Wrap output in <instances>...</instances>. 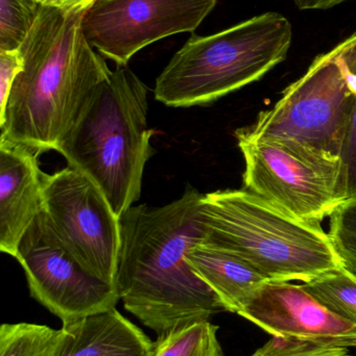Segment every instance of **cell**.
Listing matches in <instances>:
<instances>
[{
	"label": "cell",
	"instance_id": "d4e9b609",
	"mask_svg": "<svg viewBox=\"0 0 356 356\" xmlns=\"http://www.w3.org/2000/svg\"><path fill=\"white\" fill-rule=\"evenodd\" d=\"M153 353H154V351H153ZM150 356H153V355H150Z\"/></svg>",
	"mask_w": 356,
	"mask_h": 356
},
{
	"label": "cell",
	"instance_id": "8992f818",
	"mask_svg": "<svg viewBox=\"0 0 356 356\" xmlns=\"http://www.w3.org/2000/svg\"><path fill=\"white\" fill-rule=\"evenodd\" d=\"M245 161L244 188L297 219L321 224L348 199L338 154L281 138L235 131Z\"/></svg>",
	"mask_w": 356,
	"mask_h": 356
},
{
	"label": "cell",
	"instance_id": "7a4b0ae2",
	"mask_svg": "<svg viewBox=\"0 0 356 356\" xmlns=\"http://www.w3.org/2000/svg\"><path fill=\"white\" fill-rule=\"evenodd\" d=\"M86 10L40 6L20 47L23 69L0 113V139L38 154L58 150L111 73L84 35Z\"/></svg>",
	"mask_w": 356,
	"mask_h": 356
},
{
	"label": "cell",
	"instance_id": "9a60e30c",
	"mask_svg": "<svg viewBox=\"0 0 356 356\" xmlns=\"http://www.w3.org/2000/svg\"><path fill=\"white\" fill-rule=\"evenodd\" d=\"M65 338V330L33 323L2 324L0 356H54Z\"/></svg>",
	"mask_w": 356,
	"mask_h": 356
},
{
	"label": "cell",
	"instance_id": "52a82bcc",
	"mask_svg": "<svg viewBox=\"0 0 356 356\" xmlns=\"http://www.w3.org/2000/svg\"><path fill=\"white\" fill-rule=\"evenodd\" d=\"M355 91L334 47L314 60L256 122L240 129L254 138L294 140L341 156Z\"/></svg>",
	"mask_w": 356,
	"mask_h": 356
},
{
	"label": "cell",
	"instance_id": "5bb4252c",
	"mask_svg": "<svg viewBox=\"0 0 356 356\" xmlns=\"http://www.w3.org/2000/svg\"><path fill=\"white\" fill-rule=\"evenodd\" d=\"M186 257L196 275L210 286L230 313H240L269 282L244 259L208 243H199Z\"/></svg>",
	"mask_w": 356,
	"mask_h": 356
},
{
	"label": "cell",
	"instance_id": "8fae6325",
	"mask_svg": "<svg viewBox=\"0 0 356 356\" xmlns=\"http://www.w3.org/2000/svg\"><path fill=\"white\" fill-rule=\"evenodd\" d=\"M238 315L272 337L356 349V324L326 309L302 284L267 282Z\"/></svg>",
	"mask_w": 356,
	"mask_h": 356
},
{
	"label": "cell",
	"instance_id": "2e32d148",
	"mask_svg": "<svg viewBox=\"0 0 356 356\" xmlns=\"http://www.w3.org/2000/svg\"><path fill=\"white\" fill-rule=\"evenodd\" d=\"M219 326L196 322L158 336L153 356H224L217 338Z\"/></svg>",
	"mask_w": 356,
	"mask_h": 356
},
{
	"label": "cell",
	"instance_id": "ffe728a7",
	"mask_svg": "<svg viewBox=\"0 0 356 356\" xmlns=\"http://www.w3.org/2000/svg\"><path fill=\"white\" fill-rule=\"evenodd\" d=\"M330 236L343 268L356 278V196L347 199L330 216Z\"/></svg>",
	"mask_w": 356,
	"mask_h": 356
},
{
	"label": "cell",
	"instance_id": "e0dca14e",
	"mask_svg": "<svg viewBox=\"0 0 356 356\" xmlns=\"http://www.w3.org/2000/svg\"><path fill=\"white\" fill-rule=\"evenodd\" d=\"M302 286L326 309L356 324V278L346 269L328 272Z\"/></svg>",
	"mask_w": 356,
	"mask_h": 356
},
{
	"label": "cell",
	"instance_id": "277c9868",
	"mask_svg": "<svg viewBox=\"0 0 356 356\" xmlns=\"http://www.w3.org/2000/svg\"><path fill=\"white\" fill-rule=\"evenodd\" d=\"M204 242L250 264L269 282H311L343 267L321 224L297 219L242 190L204 194Z\"/></svg>",
	"mask_w": 356,
	"mask_h": 356
},
{
	"label": "cell",
	"instance_id": "3957f363",
	"mask_svg": "<svg viewBox=\"0 0 356 356\" xmlns=\"http://www.w3.org/2000/svg\"><path fill=\"white\" fill-rule=\"evenodd\" d=\"M148 92L127 66L111 71L56 150L100 188L119 219L139 200L154 154Z\"/></svg>",
	"mask_w": 356,
	"mask_h": 356
},
{
	"label": "cell",
	"instance_id": "30bf717a",
	"mask_svg": "<svg viewBox=\"0 0 356 356\" xmlns=\"http://www.w3.org/2000/svg\"><path fill=\"white\" fill-rule=\"evenodd\" d=\"M217 0H96L83 18L84 35L104 58L127 66L146 46L194 33Z\"/></svg>",
	"mask_w": 356,
	"mask_h": 356
},
{
	"label": "cell",
	"instance_id": "ac0fdd59",
	"mask_svg": "<svg viewBox=\"0 0 356 356\" xmlns=\"http://www.w3.org/2000/svg\"><path fill=\"white\" fill-rule=\"evenodd\" d=\"M40 6L36 0H0V51L20 49Z\"/></svg>",
	"mask_w": 356,
	"mask_h": 356
},
{
	"label": "cell",
	"instance_id": "44dd1931",
	"mask_svg": "<svg viewBox=\"0 0 356 356\" xmlns=\"http://www.w3.org/2000/svg\"><path fill=\"white\" fill-rule=\"evenodd\" d=\"M251 356H355L351 349L330 346L292 337H272Z\"/></svg>",
	"mask_w": 356,
	"mask_h": 356
},
{
	"label": "cell",
	"instance_id": "cb8c5ba5",
	"mask_svg": "<svg viewBox=\"0 0 356 356\" xmlns=\"http://www.w3.org/2000/svg\"><path fill=\"white\" fill-rule=\"evenodd\" d=\"M300 10H327L347 0H294Z\"/></svg>",
	"mask_w": 356,
	"mask_h": 356
},
{
	"label": "cell",
	"instance_id": "5b68a950",
	"mask_svg": "<svg viewBox=\"0 0 356 356\" xmlns=\"http://www.w3.org/2000/svg\"><path fill=\"white\" fill-rule=\"evenodd\" d=\"M292 39L290 21L275 12L215 35H192L157 79L155 98L171 108L212 104L284 62Z\"/></svg>",
	"mask_w": 356,
	"mask_h": 356
},
{
	"label": "cell",
	"instance_id": "d6986e66",
	"mask_svg": "<svg viewBox=\"0 0 356 356\" xmlns=\"http://www.w3.org/2000/svg\"><path fill=\"white\" fill-rule=\"evenodd\" d=\"M343 66L355 91V102L341 158L344 165L348 199L356 196V33L336 46Z\"/></svg>",
	"mask_w": 356,
	"mask_h": 356
},
{
	"label": "cell",
	"instance_id": "4fadbf2b",
	"mask_svg": "<svg viewBox=\"0 0 356 356\" xmlns=\"http://www.w3.org/2000/svg\"><path fill=\"white\" fill-rule=\"evenodd\" d=\"M65 338L54 356H150L154 342L118 309L62 324Z\"/></svg>",
	"mask_w": 356,
	"mask_h": 356
},
{
	"label": "cell",
	"instance_id": "6da1fadb",
	"mask_svg": "<svg viewBox=\"0 0 356 356\" xmlns=\"http://www.w3.org/2000/svg\"><path fill=\"white\" fill-rule=\"evenodd\" d=\"M203 198L188 186L169 204L133 205L121 218L115 286L125 309L158 336L226 312L186 257L206 238Z\"/></svg>",
	"mask_w": 356,
	"mask_h": 356
},
{
	"label": "cell",
	"instance_id": "7402d4cb",
	"mask_svg": "<svg viewBox=\"0 0 356 356\" xmlns=\"http://www.w3.org/2000/svg\"><path fill=\"white\" fill-rule=\"evenodd\" d=\"M23 69L20 50L0 51V113L6 108L10 90Z\"/></svg>",
	"mask_w": 356,
	"mask_h": 356
},
{
	"label": "cell",
	"instance_id": "7c38bea8",
	"mask_svg": "<svg viewBox=\"0 0 356 356\" xmlns=\"http://www.w3.org/2000/svg\"><path fill=\"white\" fill-rule=\"evenodd\" d=\"M38 154L0 139V250L16 259L19 243L43 213L44 175Z\"/></svg>",
	"mask_w": 356,
	"mask_h": 356
},
{
	"label": "cell",
	"instance_id": "ba28073f",
	"mask_svg": "<svg viewBox=\"0 0 356 356\" xmlns=\"http://www.w3.org/2000/svg\"><path fill=\"white\" fill-rule=\"evenodd\" d=\"M42 216L56 240L88 273L115 286L121 219L90 178L70 167L44 175Z\"/></svg>",
	"mask_w": 356,
	"mask_h": 356
},
{
	"label": "cell",
	"instance_id": "9c48e42d",
	"mask_svg": "<svg viewBox=\"0 0 356 356\" xmlns=\"http://www.w3.org/2000/svg\"><path fill=\"white\" fill-rule=\"evenodd\" d=\"M16 259L31 296L62 324L116 309V286L88 273L39 216L19 243Z\"/></svg>",
	"mask_w": 356,
	"mask_h": 356
},
{
	"label": "cell",
	"instance_id": "603a6c76",
	"mask_svg": "<svg viewBox=\"0 0 356 356\" xmlns=\"http://www.w3.org/2000/svg\"><path fill=\"white\" fill-rule=\"evenodd\" d=\"M38 3L48 8L62 10H87L96 0H36Z\"/></svg>",
	"mask_w": 356,
	"mask_h": 356
}]
</instances>
